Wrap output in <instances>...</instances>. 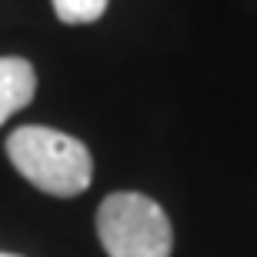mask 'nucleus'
Segmentation results:
<instances>
[{
	"mask_svg": "<svg viewBox=\"0 0 257 257\" xmlns=\"http://www.w3.org/2000/svg\"><path fill=\"white\" fill-rule=\"evenodd\" d=\"M14 171L50 197H77L94 181V157L87 144L54 127L27 124L7 137Z\"/></svg>",
	"mask_w": 257,
	"mask_h": 257,
	"instance_id": "f257e3e1",
	"label": "nucleus"
},
{
	"mask_svg": "<svg viewBox=\"0 0 257 257\" xmlns=\"http://www.w3.org/2000/svg\"><path fill=\"white\" fill-rule=\"evenodd\" d=\"M97 237L107 257H171L174 227L147 194L117 191L97 207Z\"/></svg>",
	"mask_w": 257,
	"mask_h": 257,
	"instance_id": "f03ea898",
	"label": "nucleus"
},
{
	"mask_svg": "<svg viewBox=\"0 0 257 257\" xmlns=\"http://www.w3.org/2000/svg\"><path fill=\"white\" fill-rule=\"evenodd\" d=\"M37 94V74L24 57H0V127Z\"/></svg>",
	"mask_w": 257,
	"mask_h": 257,
	"instance_id": "7ed1b4c3",
	"label": "nucleus"
},
{
	"mask_svg": "<svg viewBox=\"0 0 257 257\" xmlns=\"http://www.w3.org/2000/svg\"><path fill=\"white\" fill-rule=\"evenodd\" d=\"M54 4V14H57L60 24H94L107 14V4L110 0H50Z\"/></svg>",
	"mask_w": 257,
	"mask_h": 257,
	"instance_id": "20e7f679",
	"label": "nucleus"
},
{
	"mask_svg": "<svg viewBox=\"0 0 257 257\" xmlns=\"http://www.w3.org/2000/svg\"><path fill=\"white\" fill-rule=\"evenodd\" d=\"M0 257H17V254H4V250H0Z\"/></svg>",
	"mask_w": 257,
	"mask_h": 257,
	"instance_id": "39448f33",
	"label": "nucleus"
}]
</instances>
